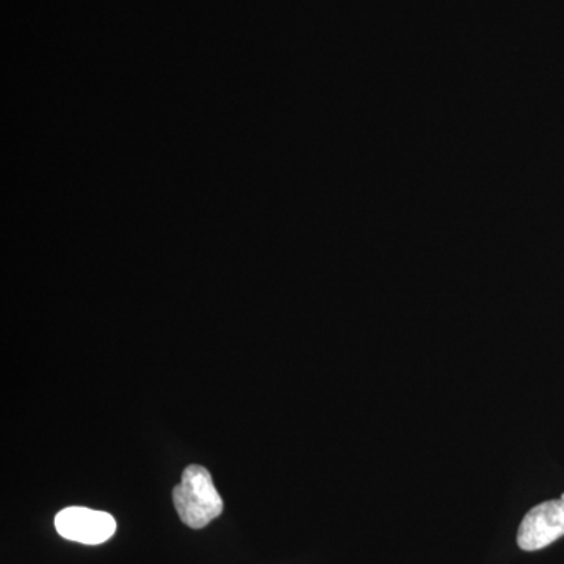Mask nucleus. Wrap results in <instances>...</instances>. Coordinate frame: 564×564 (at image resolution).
I'll use <instances>...</instances> for the list:
<instances>
[{
    "mask_svg": "<svg viewBox=\"0 0 564 564\" xmlns=\"http://www.w3.org/2000/svg\"><path fill=\"white\" fill-rule=\"evenodd\" d=\"M173 502L180 519L191 529L199 530L223 513V500L206 467L192 464L174 486Z\"/></svg>",
    "mask_w": 564,
    "mask_h": 564,
    "instance_id": "f257e3e1",
    "label": "nucleus"
},
{
    "mask_svg": "<svg viewBox=\"0 0 564 564\" xmlns=\"http://www.w3.org/2000/svg\"><path fill=\"white\" fill-rule=\"evenodd\" d=\"M55 529L65 540L96 545L106 543L117 532L113 516L84 507H69L55 516Z\"/></svg>",
    "mask_w": 564,
    "mask_h": 564,
    "instance_id": "f03ea898",
    "label": "nucleus"
},
{
    "mask_svg": "<svg viewBox=\"0 0 564 564\" xmlns=\"http://www.w3.org/2000/svg\"><path fill=\"white\" fill-rule=\"evenodd\" d=\"M564 536V500H549L532 508L522 519L518 545L525 552L541 551Z\"/></svg>",
    "mask_w": 564,
    "mask_h": 564,
    "instance_id": "7ed1b4c3",
    "label": "nucleus"
},
{
    "mask_svg": "<svg viewBox=\"0 0 564 564\" xmlns=\"http://www.w3.org/2000/svg\"><path fill=\"white\" fill-rule=\"evenodd\" d=\"M562 499L564 500V494H563V496H562Z\"/></svg>",
    "mask_w": 564,
    "mask_h": 564,
    "instance_id": "20e7f679",
    "label": "nucleus"
}]
</instances>
